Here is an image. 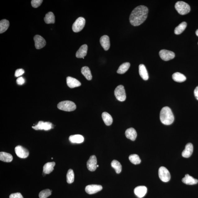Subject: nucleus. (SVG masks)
Listing matches in <instances>:
<instances>
[{
  "mask_svg": "<svg viewBox=\"0 0 198 198\" xmlns=\"http://www.w3.org/2000/svg\"><path fill=\"white\" fill-rule=\"evenodd\" d=\"M148 9L145 6H139L133 10L130 16V21L131 25L138 26L142 24L147 19Z\"/></svg>",
  "mask_w": 198,
  "mask_h": 198,
  "instance_id": "obj_1",
  "label": "nucleus"
},
{
  "mask_svg": "<svg viewBox=\"0 0 198 198\" xmlns=\"http://www.w3.org/2000/svg\"><path fill=\"white\" fill-rule=\"evenodd\" d=\"M160 120L161 123L166 125H171L174 120V117L171 109L168 106L163 107L160 113Z\"/></svg>",
  "mask_w": 198,
  "mask_h": 198,
  "instance_id": "obj_2",
  "label": "nucleus"
},
{
  "mask_svg": "<svg viewBox=\"0 0 198 198\" xmlns=\"http://www.w3.org/2000/svg\"><path fill=\"white\" fill-rule=\"evenodd\" d=\"M175 7L178 12L181 15H187L191 11L190 7L184 2H177L175 3Z\"/></svg>",
  "mask_w": 198,
  "mask_h": 198,
  "instance_id": "obj_3",
  "label": "nucleus"
},
{
  "mask_svg": "<svg viewBox=\"0 0 198 198\" xmlns=\"http://www.w3.org/2000/svg\"><path fill=\"white\" fill-rule=\"evenodd\" d=\"M57 107L59 110L66 112H71L75 110L76 108L75 104L74 102L69 101L60 102L58 104Z\"/></svg>",
  "mask_w": 198,
  "mask_h": 198,
  "instance_id": "obj_4",
  "label": "nucleus"
},
{
  "mask_svg": "<svg viewBox=\"0 0 198 198\" xmlns=\"http://www.w3.org/2000/svg\"><path fill=\"white\" fill-rule=\"evenodd\" d=\"M115 97L117 100L121 102L124 101L126 100V92L124 86L122 85L118 86L114 92Z\"/></svg>",
  "mask_w": 198,
  "mask_h": 198,
  "instance_id": "obj_5",
  "label": "nucleus"
},
{
  "mask_svg": "<svg viewBox=\"0 0 198 198\" xmlns=\"http://www.w3.org/2000/svg\"><path fill=\"white\" fill-rule=\"evenodd\" d=\"M85 23L86 20L84 18L82 17L78 18L73 24L72 27L73 31L74 32H78L81 31L84 28Z\"/></svg>",
  "mask_w": 198,
  "mask_h": 198,
  "instance_id": "obj_6",
  "label": "nucleus"
},
{
  "mask_svg": "<svg viewBox=\"0 0 198 198\" xmlns=\"http://www.w3.org/2000/svg\"><path fill=\"white\" fill-rule=\"evenodd\" d=\"M159 175L160 178L164 182H167L170 180V173L164 167H161L159 170Z\"/></svg>",
  "mask_w": 198,
  "mask_h": 198,
  "instance_id": "obj_7",
  "label": "nucleus"
},
{
  "mask_svg": "<svg viewBox=\"0 0 198 198\" xmlns=\"http://www.w3.org/2000/svg\"><path fill=\"white\" fill-rule=\"evenodd\" d=\"M159 54L161 59L165 61H168L169 60L173 59L175 56L174 52L166 50H160Z\"/></svg>",
  "mask_w": 198,
  "mask_h": 198,
  "instance_id": "obj_8",
  "label": "nucleus"
},
{
  "mask_svg": "<svg viewBox=\"0 0 198 198\" xmlns=\"http://www.w3.org/2000/svg\"><path fill=\"white\" fill-rule=\"evenodd\" d=\"M32 128L34 130H44L48 131L52 128V124L50 122H43V121H39L37 125L32 126Z\"/></svg>",
  "mask_w": 198,
  "mask_h": 198,
  "instance_id": "obj_9",
  "label": "nucleus"
},
{
  "mask_svg": "<svg viewBox=\"0 0 198 198\" xmlns=\"http://www.w3.org/2000/svg\"><path fill=\"white\" fill-rule=\"evenodd\" d=\"M15 151L17 156L22 159L27 158L29 155L27 149L20 145H18L15 147Z\"/></svg>",
  "mask_w": 198,
  "mask_h": 198,
  "instance_id": "obj_10",
  "label": "nucleus"
},
{
  "mask_svg": "<svg viewBox=\"0 0 198 198\" xmlns=\"http://www.w3.org/2000/svg\"><path fill=\"white\" fill-rule=\"evenodd\" d=\"M35 43V47L37 49H41L45 46L46 41L41 36L36 35L34 38Z\"/></svg>",
  "mask_w": 198,
  "mask_h": 198,
  "instance_id": "obj_11",
  "label": "nucleus"
},
{
  "mask_svg": "<svg viewBox=\"0 0 198 198\" xmlns=\"http://www.w3.org/2000/svg\"><path fill=\"white\" fill-rule=\"evenodd\" d=\"M102 189V187L101 185H91L86 187L85 191L88 194L92 195L98 192L101 191Z\"/></svg>",
  "mask_w": 198,
  "mask_h": 198,
  "instance_id": "obj_12",
  "label": "nucleus"
},
{
  "mask_svg": "<svg viewBox=\"0 0 198 198\" xmlns=\"http://www.w3.org/2000/svg\"><path fill=\"white\" fill-rule=\"evenodd\" d=\"M87 166L89 170L94 171L96 170L97 168V160L95 155H92L87 163Z\"/></svg>",
  "mask_w": 198,
  "mask_h": 198,
  "instance_id": "obj_13",
  "label": "nucleus"
},
{
  "mask_svg": "<svg viewBox=\"0 0 198 198\" xmlns=\"http://www.w3.org/2000/svg\"><path fill=\"white\" fill-rule=\"evenodd\" d=\"M147 191V187L143 186L137 187L134 190L135 194L139 198H142L146 195Z\"/></svg>",
  "mask_w": 198,
  "mask_h": 198,
  "instance_id": "obj_14",
  "label": "nucleus"
},
{
  "mask_svg": "<svg viewBox=\"0 0 198 198\" xmlns=\"http://www.w3.org/2000/svg\"><path fill=\"white\" fill-rule=\"evenodd\" d=\"M66 83L69 87L70 88L78 87L81 85V83L79 81L70 76L66 78Z\"/></svg>",
  "mask_w": 198,
  "mask_h": 198,
  "instance_id": "obj_15",
  "label": "nucleus"
},
{
  "mask_svg": "<svg viewBox=\"0 0 198 198\" xmlns=\"http://www.w3.org/2000/svg\"><path fill=\"white\" fill-rule=\"evenodd\" d=\"M193 151V145L191 143L186 145L185 148L182 153V156L185 158H189L192 154Z\"/></svg>",
  "mask_w": 198,
  "mask_h": 198,
  "instance_id": "obj_16",
  "label": "nucleus"
},
{
  "mask_svg": "<svg viewBox=\"0 0 198 198\" xmlns=\"http://www.w3.org/2000/svg\"><path fill=\"white\" fill-rule=\"evenodd\" d=\"M100 42L101 45L106 51L109 49L110 47V38L107 35H104L101 38Z\"/></svg>",
  "mask_w": 198,
  "mask_h": 198,
  "instance_id": "obj_17",
  "label": "nucleus"
},
{
  "mask_svg": "<svg viewBox=\"0 0 198 198\" xmlns=\"http://www.w3.org/2000/svg\"><path fill=\"white\" fill-rule=\"evenodd\" d=\"M88 46L86 44L82 45L77 52L76 56L78 58H83L87 54Z\"/></svg>",
  "mask_w": 198,
  "mask_h": 198,
  "instance_id": "obj_18",
  "label": "nucleus"
},
{
  "mask_svg": "<svg viewBox=\"0 0 198 198\" xmlns=\"http://www.w3.org/2000/svg\"><path fill=\"white\" fill-rule=\"evenodd\" d=\"M139 75L143 80H147L149 79V75L146 67L144 65L141 64L139 66Z\"/></svg>",
  "mask_w": 198,
  "mask_h": 198,
  "instance_id": "obj_19",
  "label": "nucleus"
},
{
  "mask_svg": "<svg viewBox=\"0 0 198 198\" xmlns=\"http://www.w3.org/2000/svg\"><path fill=\"white\" fill-rule=\"evenodd\" d=\"M182 182L187 185H193L197 184L198 180L197 179H195L191 176L187 174L185 175V177L182 178Z\"/></svg>",
  "mask_w": 198,
  "mask_h": 198,
  "instance_id": "obj_20",
  "label": "nucleus"
},
{
  "mask_svg": "<svg viewBox=\"0 0 198 198\" xmlns=\"http://www.w3.org/2000/svg\"><path fill=\"white\" fill-rule=\"evenodd\" d=\"M125 134L127 138L130 139L133 141H134L137 137V133L134 128H130L127 130L125 132Z\"/></svg>",
  "mask_w": 198,
  "mask_h": 198,
  "instance_id": "obj_21",
  "label": "nucleus"
},
{
  "mask_svg": "<svg viewBox=\"0 0 198 198\" xmlns=\"http://www.w3.org/2000/svg\"><path fill=\"white\" fill-rule=\"evenodd\" d=\"M56 163L54 162H48L45 164L43 167V172L45 174H49L54 170Z\"/></svg>",
  "mask_w": 198,
  "mask_h": 198,
  "instance_id": "obj_22",
  "label": "nucleus"
},
{
  "mask_svg": "<svg viewBox=\"0 0 198 198\" xmlns=\"http://www.w3.org/2000/svg\"><path fill=\"white\" fill-rule=\"evenodd\" d=\"M69 140L72 143H80L83 142L84 138L82 135H72L69 137Z\"/></svg>",
  "mask_w": 198,
  "mask_h": 198,
  "instance_id": "obj_23",
  "label": "nucleus"
},
{
  "mask_svg": "<svg viewBox=\"0 0 198 198\" xmlns=\"http://www.w3.org/2000/svg\"><path fill=\"white\" fill-rule=\"evenodd\" d=\"M13 157L10 153L5 152L0 153V160L5 162H11L13 160Z\"/></svg>",
  "mask_w": 198,
  "mask_h": 198,
  "instance_id": "obj_24",
  "label": "nucleus"
},
{
  "mask_svg": "<svg viewBox=\"0 0 198 198\" xmlns=\"http://www.w3.org/2000/svg\"><path fill=\"white\" fill-rule=\"evenodd\" d=\"M103 121L106 126H110L113 123V118L111 115L108 113L103 112L102 115Z\"/></svg>",
  "mask_w": 198,
  "mask_h": 198,
  "instance_id": "obj_25",
  "label": "nucleus"
},
{
  "mask_svg": "<svg viewBox=\"0 0 198 198\" xmlns=\"http://www.w3.org/2000/svg\"><path fill=\"white\" fill-rule=\"evenodd\" d=\"M173 79L175 82L181 83L185 82L187 79L186 76L179 72H176L173 74Z\"/></svg>",
  "mask_w": 198,
  "mask_h": 198,
  "instance_id": "obj_26",
  "label": "nucleus"
},
{
  "mask_svg": "<svg viewBox=\"0 0 198 198\" xmlns=\"http://www.w3.org/2000/svg\"><path fill=\"white\" fill-rule=\"evenodd\" d=\"M9 22L8 20L3 19L0 21V34H2L7 31L9 26Z\"/></svg>",
  "mask_w": 198,
  "mask_h": 198,
  "instance_id": "obj_27",
  "label": "nucleus"
},
{
  "mask_svg": "<svg viewBox=\"0 0 198 198\" xmlns=\"http://www.w3.org/2000/svg\"><path fill=\"white\" fill-rule=\"evenodd\" d=\"M44 20L46 24H54L55 22V16L52 12H48L44 18Z\"/></svg>",
  "mask_w": 198,
  "mask_h": 198,
  "instance_id": "obj_28",
  "label": "nucleus"
},
{
  "mask_svg": "<svg viewBox=\"0 0 198 198\" xmlns=\"http://www.w3.org/2000/svg\"><path fill=\"white\" fill-rule=\"evenodd\" d=\"M81 73L88 80L92 79V76L89 68L88 66H84L81 69Z\"/></svg>",
  "mask_w": 198,
  "mask_h": 198,
  "instance_id": "obj_29",
  "label": "nucleus"
},
{
  "mask_svg": "<svg viewBox=\"0 0 198 198\" xmlns=\"http://www.w3.org/2000/svg\"><path fill=\"white\" fill-rule=\"evenodd\" d=\"M130 64L129 62H125L119 66L117 73L119 74H123L126 73L129 69Z\"/></svg>",
  "mask_w": 198,
  "mask_h": 198,
  "instance_id": "obj_30",
  "label": "nucleus"
},
{
  "mask_svg": "<svg viewBox=\"0 0 198 198\" xmlns=\"http://www.w3.org/2000/svg\"><path fill=\"white\" fill-rule=\"evenodd\" d=\"M187 27V23L186 22H182V23L179 24L177 27L175 28L174 30L175 34H176V35H179V34L182 33Z\"/></svg>",
  "mask_w": 198,
  "mask_h": 198,
  "instance_id": "obj_31",
  "label": "nucleus"
},
{
  "mask_svg": "<svg viewBox=\"0 0 198 198\" xmlns=\"http://www.w3.org/2000/svg\"><path fill=\"white\" fill-rule=\"evenodd\" d=\"M111 166L114 168L117 173H121L122 170V166L120 162L116 160L112 161L111 164Z\"/></svg>",
  "mask_w": 198,
  "mask_h": 198,
  "instance_id": "obj_32",
  "label": "nucleus"
},
{
  "mask_svg": "<svg viewBox=\"0 0 198 198\" xmlns=\"http://www.w3.org/2000/svg\"><path fill=\"white\" fill-rule=\"evenodd\" d=\"M129 160L133 164L136 165L139 164L141 162V160L138 155L136 154H133L129 157Z\"/></svg>",
  "mask_w": 198,
  "mask_h": 198,
  "instance_id": "obj_33",
  "label": "nucleus"
},
{
  "mask_svg": "<svg viewBox=\"0 0 198 198\" xmlns=\"http://www.w3.org/2000/svg\"><path fill=\"white\" fill-rule=\"evenodd\" d=\"M74 173L72 169H69L66 175V181L68 183L71 184L74 181Z\"/></svg>",
  "mask_w": 198,
  "mask_h": 198,
  "instance_id": "obj_34",
  "label": "nucleus"
},
{
  "mask_svg": "<svg viewBox=\"0 0 198 198\" xmlns=\"http://www.w3.org/2000/svg\"><path fill=\"white\" fill-rule=\"evenodd\" d=\"M52 195V191L49 189L44 190L39 194V198H47Z\"/></svg>",
  "mask_w": 198,
  "mask_h": 198,
  "instance_id": "obj_35",
  "label": "nucleus"
},
{
  "mask_svg": "<svg viewBox=\"0 0 198 198\" xmlns=\"http://www.w3.org/2000/svg\"><path fill=\"white\" fill-rule=\"evenodd\" d=\"M42 0H32L31 1V5L32 7L34 8H38L41 5L43 2Z\"/></svg>",
  "mask_w": 198,
  "mask_h": 198,
  "instance_id": "obj_36",
  "label": "nucleus"
},
{
  "mask_svg": "<svg viewBox=\"0 0 198 198\" xmlns=\"http://www.w3.org/2000/svg\"><path fill=\"white\" fill-rule=\"evenodd\" d=\"M24 70L22 69H19L16 70L15 74V76L16 77H18L21 76L24 73Z\"/></svg>",
  "mask_w": 198,
  "mask_h": 198,
  "instance_id": "obj_37",
  "label": "nucleus"
},
{
  "mask_svg": "<svg viewBox=\"0 0 198 198\" xmlns=\"http://www.w3.org/2000/svg\"><path fill=\"white\" fill-rule=\"evenodd\" d=\"M9 198H24L20 193H12L10 195Z\"/></svg>",
  "mask_w": 198,
  "mask_h": 198,
  "instance_id": "obj_38",
  "label": "nucleus"
},
{
  "mask_svg": "<svg viewBox=\"0 0 198 198\" xmlns=\"http://www.w3.org/2000/svg\"><path fill=\"white\" fill-rule=\"evenodd\" d=\"M16 82L18 84L21 85L25 83V80L23 78L21 77H19L17 79Z\"/></svg>",
  "mask_w": 198,
  "mask_h": 198,
  "instance_id": "obj_39",
  "label": "nucleus"
},
{
  "mask_svg": "<svg viewBox=\"0 0 198 198\" xmlns=\"http://www.w3.org/2000/svg\"><path fill=\"white\" fill-rule=\"evenodd\" d=\"M194 95L196 99L198 100V86L194 90Z\"/></svg>",
  "mask_w": 198,
  "mask_h": 198,
  "instance_id": "obj_40",
  "label": "nucleus"
},
{
  "mask_svg": "<svg viewBox=\"0 0 198 198\" xmlns=\"http://www.w3.org/2000/svg\"><path fill=\"white\" fill-rule=\"evenodd\" d=\"M196 35L198 36V29L196 30Z\"/></svg>",
  "mask_w": 198,
  "mask_h": 198,
  "instance_id": "obj_41",
  "label": "nucleus"
},
{
  "mask_svg": "<svg viewBox=\"0 0 198 198\" xmlns=\"http://www.w3.org/2000/svg\"><path fill=\"white\" fill-rule=\"evenodd\" d=\"M99 167V165H97V167Z\"/></svg>",
  "mask_w": 198,
  "mask_h": 198,
  "instance_id": "obj_42",
  "label": "nucleus"
},
{
  "mask_svg": "<svg viewBox=\"0 0 198 198\" xmlns=\"http://www.w3.org/2000/svg\"><path fill=\"white\" fill-rule=\"evenodd\" d=\"M83 59H84V58L83 57Z\"/></svg>",
  "mask_w": 198,
  "mask_h": 198,
  "instance_id": "obj_43",
  "label": "nucleus"
},
{
  "mask_svg": "<svg viewBox=\"0 0 198 198\" xmlns=\"http://www.w3.org/2000/svg\"></svg>",
  "mask_w": 198,
  "mask_h": 198,
  "instance_id": "obj_44",
  "label": "nucleus"
}]
</instances>
